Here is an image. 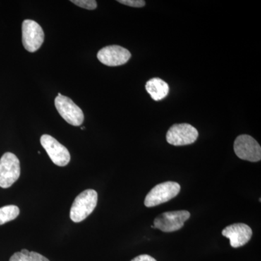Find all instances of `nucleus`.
Wrapping results in <instances>:
<instances>
[{
    "label": "nucleus",
    "mask_w": 261,
    "mask_h": 261,
    "mask_svg": "<svg viewBox=\"0 0 261 261\" xmlns=\"http://www.w3.org/2000/svg\"><path fill=\"white\" fill-rule=\"evenodd\" d=\"M97 192L87 190L75 197L70 212V219L75 223L84 221L93 212L97 204Z\"/></svg>",
    "instance_id": "obj_1"
},
{
    "label": "nucleus",
    "mask_w": 261,
    "mask_h": 261,
    "mask_svg": "<svg viewBox=\"0 0 261 261\" xmlns=\"http://www.w3.org/2000/svg\"><path fill=\"white\" fill-rule=\"evenodd\" d=\"M180 190L181 187L176 182L166 181L159 184L146 196L145 205L152 207L167 202L176 197Z\"/></svg>",
    "instance_id": "obj_2"
},
{
    "label": "nucleus",
    "mask_w": 261,
    "mask_h": 261,
    "mask_svg": "<svg viewBox=\"0 0 261 261\" xmlns=\"http://www.w3.org/2000/svg\"><path fill=\"white\" fill-rule=\"evenodd\" d=\"M20 161L11 152H6L0 159V187L9 188L20 177Z\"/></svg>",
    "instance_id": "obj_3"
},
{
    "label": "nucleus",
    "mask_w": 261,
    "mask_h": 261,
    "mask_svg": "<svg viewBox=\"0 0 261 261\" xmlns=\"http://www.w3.org/2000/svg\"><path fill=\"white\" fill-rule=\"evenodd\" d=\"M233 150L238 158L250 162L261 159V147L253 137L247 135L239 136L233 143Z\"/></svg>",
    "instance_id": "obj_4"
},
{
    "label": "nucleus",
    "mask_w": 261,
    "mask_h": 261,
    "mask_svg": "<svg viewBox=\"0 0 261 261\" xmlns=\"http://www.w3.org/2000/svg\"><path fill=\"white\" fill-rule=\"evenodd\" d=\"M190 217V213L187 211L165 212L155 218L153 226L163 232H173L181 229Z\"/></svg>",
    "instance_id": "obj_5"
},
{
    "label": "nucleus",
    "mask_w": 261,
    "mask_h": 261,
    "mask_svg": "<svg viewBox=\"0 0 261 261\" xmlns=\"http://www.w3.org/2000/svg\"><path fill=\"white\" fill-rule=\"evenodd\" d=\"M44 34L42 27L33 20H25L22 24V42L24 48L30 53L37 51L42 45Z\"/></svg>",
    "instance_id": "obj_6"
},
{
    "label": "nucleus",
    "mask_w": 261,
    "mask_h": 261,
    "mask_svg": "<svg viewBox=\"0 0 261 261\" xmlns=\"http://www.w3.org/2000/svg\"><path fill=\"white\" fill-rule=\"evenodd\" d=\"M57 111L62 118L69 124L80 126L83 123L84 116L83 111L77 106L71 99L65 96H58L55 99Z\"/></svg>",
    "instance_id": "obj_7"
},
{
    "label": "nucleus",
    "mask_w": 261,
    "mask_h": 261,
    "mask_svg": "<svg viewBox=\"0 0 261 261\" xmlns=\"http://www.w3.org/2000/svg\"><path fill=\"white\" fill-rule=\"evenodd\" d=\"M199 134L195 127L188 123L173 125L166 135V140L170 145L185 146L191 145L197 140Z\"/></svg>",
    "instance_id": "obj_8"
},
{
    "label": "nucleus",
    "mask_w": 261,
    "mask_h": 261,
    "mask_svg": "<svg viewBox=\"0 0 261 261\" xmlns=\"http://www.w3.org/2000/svg\"><path fill=\"white\" fill-rule=\"evenodd\" d=\"M41 145L56 166H67L70 161V154L68 149L50 135H44L41 137Z\"/></svg>",
    "instance_id": "obj_9"
},
{
    "label": "nucleus",
    "mask_w": 261,
    "mask_h": 261,
    "mask_svg": "<svg viewBox=\"0 0 261 261\" xmlns=\"http://www.w3.org/2000/svg\"><path fill=\"white\" fill-rule=\"evenodd\" d=\"M132 57L126 48L118 45H111L103 47L98 51L97 58L102 64L108 66H119L126 63Z\"/></svg>",
    "instance_id": "obj_10"
},
{
    "label": "nucleus",
    "mask_w": 261,
    "mask_h": 261,
    "mask_svg": "<svg viewBox=\"0 0 261 261\" xmlns=\"http://www.w3.org/2000/svg\"><path fill=\"white\" fill-rule=\"evenodd\" d=\"M223 236L228 238L233 248L246 245L252 236L251 228L248 225L240 223L226 226L222 231Z\"/></svg>",
    "instance_id": "obj_11"
},
{
    "label": "nucleus",
    "mask_w": 261,
    "mask_h": 261,
    "mask_svg": "<svg viewBox=\"0 0 261 261\" xmlns=\"http://www.w3.org/2000/svg\"><path fill=\"white\" fill-rule=\"evenodd\" d=\"M145 88L154 101L162 100L169 92L168 84L159 78L151 79L146 84Z\"/></svg>",
    "instance_id": "obj_12"
},
{
    "label": "nucleus",
    "mask_w": 261,
    "mask_h": 261,
    "mask_svg": "<svg viewBox=\"0 0 261 261\" xmlns=\"http://www.w3.org/2000/svg\"><path fill=\"white\" fill-rule=\"evenodd\" d=\"M20 214L18 207L15 205H6L0 207V225L13 221Z\"/></svg>",
    "instance_id": "obj_13"
},
{
    "label": "nucleus",
    "mask_w": 261,
    "mask_h": 261,
    "mask_svg": "<svg viewBox=\"0 0 261 261\" xmlns=\"http://www.w3.org/2000/svg\"><path fill=\"white\" fill-rule=\"evenodd\" d=\"M10 261H49L47 257L38 252L32 251L28 254L15 252L10 258Z\"/></svg>",
    "instance_id": "obj_14"
},
{
    "label": "nucleus",
    "mask_w": 261,
    "mask_h": 261,
    "mask_svg": "<svg viewBox=\"0 0 261 261\" xmlns=\"http://www.w3.org/2000/svg\"><path fill=\"white\" fill-rule=\"evenodd\" d=\"M70 2L77 6L87 10H95L97 6L95 0H72Z\"/></svg>",
    "instance_id": "obj_15"
},
{
    "label": "nucleus",
    "mask_w": 261,
    "mask_h": 261,
    "mask_svg": "<svg viewBox=\"0 0 261 261\" xmlns=\"http://www.w3.org/2000/svg\"><path fill=\"white\" fill-rule=\"evenodd\" d=\"M118 3L133 8H142L145 6L146 3L144 0H118Z\"/></svg>",
    "instance_id": "obj_16"
},
{
    "label": "nucleus",
    "mask_w": 261,
    "mask_h": 261,
    "mask_svg": "<svg viewBox=\"0 0 261 261\" xmlns=\"http://www.w3.org/2000/svg\"><path fill=\"white\" fill-rule=\"evenodd\" d=\"M130 261H157L154 257L149 255H140L136 257L133 260Z\"/></svg>",
    "instance_id": "obj_17"
},
{
    "label": "nucleus",
    "mask_w": 261,
    "mask_h": 261,
    "mask_svg": "<svg viewBox=\"0 0 261 261\" xmlns=\"http://www.w3.org/2000/svg\"><path fill=\"white\" fill-rule=\"evenodd\" d=\"M81 128H82V130L85 129V127H81Z\"/></svg>",
    "instance_id": "obj_18"
},
{
    "label": "nucleus",
    "mask_w": 261,
    "mask_h": 261,
    "mask_svg": "<svg viewBox=\"0 0 261 261\" xmlns=\"http://www.w3.org/2000/svg\"><path fill=\"white\" fill-rule=\"evenodd\" d=\"M62 94L61 93H58V96H61Z\"/></svg>",
    "instance_id": "obj_19"
}]
</instances>
